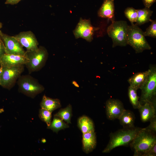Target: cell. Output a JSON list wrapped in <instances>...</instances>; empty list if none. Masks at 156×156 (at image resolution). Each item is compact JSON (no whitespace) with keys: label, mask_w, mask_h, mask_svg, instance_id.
<instances>
[{"label":"cell","mask_w":156,"mask_h":156,"mask_svg":"<svg viewBox=\"0 0 156 156\" xmlns=\"http://www.w3.org/2000/svg\"><path fill=\"white\" fill-rule=\"evenodd\" d=\"M141 129L135 127L132 128H124L111 133L109 141L102 153H109L117 147L129 145Z\"/></svg>","instance_id":"cell-1"},{"label":"cell","mask_w":156,"mask_h":156,"mask_svg":"<svg viewBox=\"0 0 156 156\" xmlns=\"http://www.w3.org/2000/svg\"><path fill=\"white\" fill-rule=\"evenodd\" d=\"M156 144L155 133L145 128H141L130 144L134 156H143Z\"/></svg>","instance_id":"cell-2"},{"label":"cell","mask_w":156,"mask_h":156,"mask_svg":"<svg viewBox=\"0 0 156 156\" xmlns=\"http://www.w3.org/2000/svg\"><path fill=\"white\" fill-rule=\"evenodd\" d=\"M25 56L27 60L25 65L29 74H31L40 70L44 66L48 53L44 47L40 46L35 50L26 51Z\"/></svg>","instance_id":"cell-3"},{"label":"cell","mask_w":156,"mask_h":156,"mask_svg":"<svg viewBox=\"0 0 156 156\" xmlns=\"http://www.w3.org/2000/svg\"><path fill=\"white\" fill-rule=\"evenodd\" d=\"M127 40V44L130 45L136 53H141L145 50H150L151 48L145 38L144 32L135 24L129 25Z\"/></svg>","instance_id":"cell-4"},{"label":"cell","mask_w":156,"mask_h":156,"mask_svg":"<svg viewBox=\"0 0 156 156\" xmlns=\"http://www.w3.org/2000/svg\"><path fill=\"white\" fill-rule=\"evenodd\" d=\"M128 26L126 21H114L108 27L107 32L112 40L113 48L127 44V37Z\"/></svg>","instance_id":"cell-5"},{"label":"cell","mask_w":156,"mask_h":156,"mask_svg":"<svg viewBox=\"0 0 156 156\" xmlns=\"http://www.w3.org/2000/svg\"><path fill=\"white\" fill-rule=\"evenodd\" d=\"M17 82L19 92L32 98L44 90V87L37 79L29 75H21Z\"/></svg>","instance_id":"cell-6"},{"label":"cell","mask_w":156,"mask_h":156,"mask_svg":"<svg viewBox=\"0 0 156 156\" xmlns=\"http://www.w3.org/2000/svg\"><path fill=\"white\" fill-rule=\"evenodd\" d=\"M150 72L148 78L140 89L141 94L139 99L141 104L150 102L156 104V67H150Z\"/></svg>","instance_id":"cell-7"},{"label":"cell","mask_w":156,"mask_h":156,"mask_svg":"<svg viewBox=\"0 0 156 156\" xmlns=\"http://www.w3.org/2000/svg\"><path fill=\"white\" fill-rule=\"evenodd\" d=\"M24 65L0 67V86L10 90L14 86L18 78L24 70Z\"/></svg>","instance_id":"cell-8"},{"label":"cell","mask_w":156,"mask_h":156,"mask_svg":"<svg viewBox=\"0 0 156 156\" xmlns=\"http://www.w3.org/2000/svg\"><path fill=\"white\" fill-rule=\"evenodd\" d=\"M99 29L98 27L92 26L90 20L81 18L73 31V34L76 38H82L91 42L93 39L94 32Z\"/></svg>","instance_id":"cell-9"},{"label":"cell","mask_w":156,"mask_h":156,"mask_svg":"<svg viewBox=\"0 0 156 156\" xmlns=\"http://www.w3.org/2000/svg\"><path fill=\"white\" fill-rule=\"evenodd\" d=\"M0 37L4 44L5 53L25 56L26 51L14 36L0 30Z\"/></svg>","instance_id":"cell-10"},{"label":"cell","mask_w":156,"mask_h":156,"mask_svg":"<svg viewBox=\"0 0 156 156\" xmlns=\"http://www.w3.org/2000/svg\"><path fill=\"white\" fill-rule=\"evenodd\" d=\"M14 36L21 45L26 48V51L33 50L38 47L37 40L31 31L21 32Z\"/></svg>","instance_id":"cell-11"},{"label":"cell","mask_w":156,"mask_h":156,"mask_svg":"<svg viewBox=\"0 0 156 156\" xmlns=\"http://www.w3.org/2000/svg\"><path fill=\"white\" fill-rule=\"evenodd\" d=\"M105 109L107 117L110 120L118 119L125 109L120 101L113 99H110L107 100Z\"/></svg>","instance_id":"cell-12"},{"label":"cell","mask_w":156,"mask_h":156,"mask_svg":"<svg viewBox=\"0 0 156 156\" xmlns=\"http://www.w3.org/2000/svg\"><path fill=\"white\" fill-rule=\"evenodd\" d=\"M27 61L25 56L5 53L0 58V67L25 65Z\"/></svg>","instance_id":"cell-13"},{"label":"cell","mask_w":156,"mask_h":156,"mask_svg":"<svg viewBox=\"0 0 156 156\" xmlns=\"http://www.w3.org/2000/svg\"><path fill=\"white\" fill-rule=\"evenodd\" d=\"M142 122L149 121L156 117V104L150 102H146L142 104L138 109Z\"/></svg>","instance_id":"cell-14"},{"label":"cell","mask_w":156,"mask_h":156,"mask_svg":"<svg viewBox=\"0 0 156 156\" xmlns=\"http://www.w3.org/2000/svg\"><path fill=\"white\" fill-rule=\"evenodd\" d=\"M150 72V69L142 72L136 73L128 80L130 86L138 90L141 89L146 81Z\"/></svg>","instance_id":"cell-15"},{"label":"cell","mask_w":156,"mask_h":156,"mask_svg":"<svg viewBox=\"0 0 156 156\" xmlns=\"http://www.w3.org/2000/svg\"><path fill=\"white\" fill-rule=\"evenodd\" d=\"M114 0H104L98 11V15L102 18H107L112 22L114 21Z\"/></svg>","instance_id":"cell-16"},{"label":"cell","mask_w":156,"mask_h":156,"mask_svg":"<svg viewBox=\"0 0 156 156\" xmlns=\"http://www.w3.org/2000/svg\"><path fill=\"white\" fill-rule=\"evenodd\" d=\"M82 149L83 151L88 154L92 152L96 148V139L94 131L83 134Z\"/></svg>","instance_id":"cell-17"},{"label":"cell","mask_w":156,"mask_h":156,"mask_svg":"<svg viewBox=\"0 0 156 156\" xmlns=\"http://www.w3.org/2000/svg\"><path fill=\"white\" fill-rule=\"evenodd\" d=\"M40 105L41 108L51 113L61 107V102L59 99L51 98L45 95L43 96Z\"/></svg>","instance_id":"cell-18"},{"label":"cell","mask_w":156,"mask_h":156,"mask_svg":"<svg viewBox=\"0 0 156 156\" xmlns=\"http://www.w3.org/2000/svg\"><path fill=\"white\" fill-rule=\"evenodd\" d=\"M120 124L125 128L134 127L135 117L134 113L131 111L125 109L118 119Z\"/></svg>","instance_id":"cell-19"},{"label":"cell","mask_w":156,"mask_h":156,"mask_svg":"<svg viewBox=\"0 0 156 156\" xmlns=\"http://www.w3.org/2000/svg\"><path fill=\"white\" fill-rule=\"evenodd\" d=\"M77 126L83 134L94 131L92 120L86 116H83L78 119Z\"/></svg>","instance_id":"cell-20"},{"label":"cell","mask_w":156,"mask_h":156,"mask_svg":"<svg viewBox=\"0 0 156 156\" xmlns=\"http://www.w3.org/2000/svg\"><path fill=\"white\" fill-rule=\"evenodd\" d=\"M137 19L135 25L138 26L150 21L153 11L150 8L145 7L143 9L137 10Z\"/></svg>","instance_id":"cell-21"},{"label":"cell","mask_w":156,"mask_h":156,"mask_svg":"<svg viewBox=\"0 0 156 156\" xmlns=\"http://www.w3.org/2000/svg\"><path fill=\"white\" fill-rule=\"evenodd\" d=\"M68 127L69 126L68 123L65 122L60 118L54 116L53 121L50 125L47 127V128L57 133L59 131Z\"/></svg>","instance_id":"cell-22"},{"label":"cell","mask_w":156,"mask_h":156,"mask_svg":"<svg viewBox=\"0 0 156 156\" xmlns=\"http://www.w3.org/2000/svg\"><path fill=\"white\" fill-rule=\"evenodd\" d=\"M72 106L69 104L65 108L61 109L54 115V116L60 118L68 124H70L71 123V118L72 116Z\"/></svg>","instance_id":"cell-23"},{"label":"cell","mask_w":156,"mask_h":156,"mask_svg":"<svg viewBox=\"0 0 156 156\" xmlns=\"http://www.w3.org/2000/svg\"><path fill=\"white\" fill-rule=\"evenodd\" d=\"M137 91V90L130 86L128 87V93L129 100L134 109H138L141 105Z\"/></svg>","instance_id":"cell-24"},{"label":"cell","mask_w":156,"mask_h":156,"mask_svg":"<svg viewBox=\"0 0 156 156\" xmlns=\"http://www.w3.org/2000/svg\"><path fill=\"white\" fill-rule=\"evenodd\" d=\"M125 16L128 19L131 23V25H134V23L137 21L138 12L137 10L133 7H128L124 11Z\"/></svg>","instance_id":"cell-25"},{"label":"cell","mask_w":156,"mask_h":156,"mask_svg":"<svg viewBox=\"0 0 156 156\" xmlns=\"http://www.w3.org/2000/svg\"><path fill=\"white\" fill-rule=\"evenodd\" d=\"M51 113L50 112L42 108L39 110V118L47 124V127L50 125L51 122Z\"/></svg>","instance_id":"cell-26"},{"label":"cell","mask_w":156,"mask_h":156,"mask_svg":"<svg viewBox=\"0 0 156 156\" xmlns=\"http://www.w3.org/2000/svg\"><path fill=\"white\" fill-rule=\"evenodd\" d=\"M150 21L151 24L147 28L144 34L145 36H149L156 38V20H152L151 19Z\"/></svg>","instance_id":"cell-27"},{"label":"cell","mask_w":156,"mask_h":156,"mask_svg":"<svg viewBox=\"0 0 156 156\" xmlns=\"http://www.w3.org/2000/svg\"><path fill=\"white\" fill-rule=\"evenodd\" d=\"M149 125L145 128L146 129L153 133L156 132V117L151 119L150 121Z\"/></svg>","instance_id":"cell-28"},{"label":"cell","mask_w":156,"mask_h":156,"mask_svg":"<svg viewBox=\"0 0 156 156\" xmlns=\"http://www.w3.org/2000/svg\"><path fill=\"white\" fill-rule=\"evenodd\" d=\"M156 155V144L145 153L143 156H155Z\"/></svg>","instance_id":"cell-29"},{"label":"cell","mask_w":156,"mask_h":156,"mask_svg":"<svg viewBox=\"0 0 156 156\" xmlns=\"http://www.w3.org/2000/svg\"><path fill=\"white\" fill-rule=\"evenodd\" d=\"M156 0H142L143 4L145 7L150 8L151 6L155 2Z\"/></svg>","instance_id":"cell-30"},{"label":"cell","mask_w":156,"mask_h":156,"mask_svg":"<svg viewBox=\"0 0 156 156\" xmlns=\"http://www.w3.org/2000/svg\"><path fill=\"white\" fill-rule=\"evenodd\" d=\"M5 53L4 44L0 37V58Z\"/></svg>","instance_id":"cell-31"},{"label":"cell","mask_w":156,"mask_h":156,"mask_svg":"<svg viewBox=\"0 0 156 156\" xmlns=\"http://www.w3.org/2000/svg\"><path fill=\"white\" fill-rule=\"evenodd\" d=\"M21 0H6L5 4L14 5L18 3Z\"/></svg>","instance_id":"cell-32"},{"label":"cell","mask_w":156,"mask_h":156,"mask_svg":"<svg viewBox=\"0 0 156 156\" xmlns=\"http://www.w3.org/2000/svg\"><path fill=\"white\" fill-rule=\"evenodd\" d=\"M73 84L75 87H79V85L77 83V82L75 81H73L72 82Z\"/></svg>","instance_id":"cell-33"},{"label":"cell","mask_w":156,"mask_h":156,"mask_svg":"<svg viewBox=\"0 0 156 156\" xmlns=\"http://www.w3.org/2000/svg\"><path fill=\"white\" fill-rule=\"evenodd\" d=\"M3 27V24L2 23L0 22V29L1 28Z\"/></svg>","instance_id":"cell-34"},{"label":"cell","mask_w":156,"mask_h":156,"mask_svg":"<svg viewBox=\"0 0 156 156\" xmlns=\"http://www.w3.org/2000/svg\"><path fill=\"white\" fill-rule=\"evenodd\" d=\"M1 69L0 68V74H1Z\"/></svg>","instance_id":"cell-35"}]
</instances>
